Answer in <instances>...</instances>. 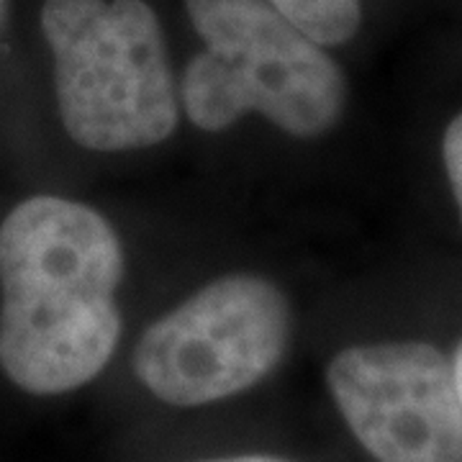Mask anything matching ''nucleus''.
I'll return each mask as SVG.
<instances>
[{"label": "nucleus", "instance_id": "obj_1", "mask_svg": "<svg viewBox=\"0 0 462 462\" xmlns=\"http://www.w3.org/2000/svg\"><path fill=\"white\" fill-rule=\"evenodd\" d=\"M118 236L75 200L36 196L0 226V367L36 396L75 391L114 357L121 337Z\"/></svg>", "mask_w": 462, "mask_h": 462}, {"label": "nucleus", "instance_id": "obj_2", "mask_svg": "<svg viewBox=\"0 0 462 462\" xmlns=\"http://www.w3.org/2000/svg\"><path fill=\"white\" fill-rule=\"evenodd\" d=\"M206 50L182 75V106L206 132L263 114L311 139L342 118L346 83L321 44L267 0H185Z\"/></svg>", "mask_w": 462, "mask_h": 462}, {"label": "nucleus", "instance_id": "obj_3", "mask_svg": "<svg viewBox=\"0 0 462 462\" xmlns=\"http://www.w3.org/2000/svg\"><path fill=\"white\" fill-rule=\"evenodd\" d=\"M42 29L60 116L78 144L124 152L172 134L175 83L160 21L144 0H47Z\"/></svg>", "mask_w": 462, "mask_h": 462}, {"label": "nucleus", "instance_id": "obj_4", "mask_svg": "<svg viewBox=\"0 0 462 462\" xmlns=\"http://www.w3.org/2000/svg\"><path fill=\"white\" fill-rule=\"evenodd\" d=\"M291 339V309L257 275H226L154 321L134 355L152 396L170 406H206L267 378Z\"/></svg>", "mask_w": 462, "mask_h": 462}, {"label": "nucleus", "instance_id": "obj_5", "mask_svg": "<svg viewBox=\"0 0 462 462\" xmlns=\"http://www.w3.org/2000/svg\"><path fill=\"white\" fill-rule=\"evenodd\" d=\"M331 398L378 462H462L455 365L427 342L342 349L327 370Z\"/></svg>", "mask_w": 462, "mask_h": 462}, {"label": "nucleus", "instance_id": "obj_6", "mask_svg": "<svg viewBox=\"0 0 462 462\" xmlns=\"http://www.w3.org/2000/svg\"><path fill=\"white\" fill-rule=\"evenodd\" d=\"M316 44H345L360 29V0H267Z\"/></svg>", "mask_w": 462, "mask_h": 462}, {"label": "nucleus", "instance_id": "obj_7", "mask_svg": "<svg viewBox=\"0 0 462 462\" xmlns=\"http://www.w3.org/2000/svg\"><path fill=\"white\" fill-rule=\"evenodd\" d=\"M442 157H445L447 178H449V185H452V193H455L462 216V114L455 116L452 124L447 126Z\"/></svg>", "mask_w": 462, "mask_h": 462}, {"label": "nucleus", "instance_id": "obj_8", "mask_svg": "<svg viewBox=\"0 0 462 462\" xmlns=\"http://www.w3.org/2000/svg\"><path fill=\"white\" fill-rule=\"evenodd\" d=\"M199 462H288L282 457H270V455H234V457H211V460Z\"/></svg>", "mask_w": 462, "mask_h": 462}, {"label": "nucleus", "instance_id": "obj_9", "mask_svg": "<svg viewBox=\"0 0 462 462\" xmlns=\"http://www.w3.org/2000/svg\"><path fill=\"white\" fill-rule=\"evenodd\" d=\"M452 365H455V378H457V391H460V401H462V345L457 346Z\"/></svg>", "mask_w": 462, "mask_h": 462}]
</instances>
